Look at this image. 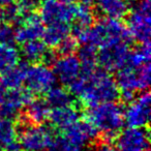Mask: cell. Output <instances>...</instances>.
<instances>
[{
  "instance_id": "1",
  "label": "cell",
  "mask_w": 151,
  "mask_h": 151,
  "mask_svg": "<svg viewBox=\"0 0 151 151\" xmlns=\"http://www.w3.org/2000/svg\"><path fill=\"white\" fill-rule=\"evenodd\" d=\"M150 73V45H141L140 48L130 51L126 63L117 70L115 81L119 96L128 103L136 93L148 89Z\"/></svg>"
},
{
  "instance_id": "2",
  "label": "cell",
  "mask_w": 151,
  "mask_h": 151,
  "mask_svg": "<svg viewBox=\"0 0 151 151\" xmlns=\"http://www.w3.org/2000/svg\"><path fill=\"white\" fill-rule=\"evenodd\" d=\"M69 88L71 94L89 105L114 101L120 94L116 81L105 69L82 70Z\"/></svg>"
},
{
  "instance_id": "3",
  "label": "cell",
  "mask_w": 151,
  "mask_h": 151,
  "mask_svg": "<svg viewBox=\"0 0 151 151\" xmlns=\"http://www.w3.org/2000/svg\"><path fill=\"white\" fill-rule=\"evenodd\" d=\"M88 121L106 140H113L125 124L123 108L116 101L93 104L88 109Z\"/></svg>"
},
{
  "instance_id": "4",
  "label": "cell",
  "mask_w": 151,
  "mask_h": 151,
  "mask_svg": "<svg viewBox=\"0 0 151 151\" xmlns=\"http://www.w3.org/2000/svg\"><path fill=\"white\" fill-rule=\"evenodd\" d=\"M132 40L126 26L117 19H104L95 24H92L86 29L77 40L82 44L90 45L94 48H101L109 42Z\"/></svg>"
},
{
  "instance_id": "5",
  "label": "cell",
  "mask_w": 151,
  "mask_h": 151,
  "mask_svg": "<svg viewBox=\"0 0 151 151\" xmlns=\"http://www.w3.org/2000/svg\"><path fill=\"white\" fill-rule=\"evenodd\" d=\"M127 15L126 28L130 38L140 45H150L151 18L149 0H137Z\"/></svg>"
},
{
  "instance_id": "6",
  "label": "cell",
  "mask_w": 151,
  "mask_h": 151,
  "mask_svg": "<svg viewBox=\"0 0 151 151\" xmlns=\"http://www.w3.org/2000/svg\"><path fill=\"white\" fill-rule=\"evenodd\" d=\"M54 138L50 127L42 124H31L21 130L18 141L23 151H46Z\"/></svg>"
},
{
  "instance_id": "7",
  "label": "cell",
  "mask_w": 151,
  "mask_h": 151,
  "mask_svg": "<svg viewBox=\"0 0 151 151\" xmlns=\"http://www.w3.org/2000/svg\"><path fill=\"white\" fill-rule=\"evenodd\" d=\"M130 53L129 42L119 40L106 44L97 52V62L107 71H117L126 63Z\"/></svg>"
},
{
  "instance_id": "8",
  "label": "cell",
  "mask_w": 151,
  "mask_h": 151,
  "mask_svg": "<svg viewBox=\"0 0 151 151\" xmlns=\"http://www.w3.org/2000/svg\"><path fill=\"white\" fill-rule=\"evenodd\" d=\"M56 77L47 64L33 63L26 66L24 84L31 93L42 94L56 85Z\"/></svg>"
},
{
  "instance_id": "9",
  "label": "cell",
  "mask_w": 151,
  "mask_h": 151,
  "mask_svg": "<svg viewBox=\"0 0 151 151\" xmlns=\"http://www.w3.org/2000/svg\"><path fill=\"white\" fill-rule=\"evenodd\" d=\"M151 97L148 91H142L134 95L128 105L123 109L124 123L128 127H145L148 125L151 112Z\"/></svg>"
},
{
  "instance_id": "10",
  "label": "cell",
  "mask_w": 151,
  "mask_h": 151,
  "mask_svg": "<svg viewBox=\"0 0 151 151\" xmlns=\"http://www.w3.org/2000/svg\"><path fill=\"white\" fill-rule=\"evenodd\" d=\"M76 5L61 0H42L40 4V18L46 25L73 22Z\"/></svg>"
},
{
  "instance_id": "11",
  "label": "cell",
  "mask_w": 151,
  "mask_h": 151,
  "mask_svg": "<svg viewBox=\"0 0 151 151\" xmlns=\"http://www.w3.org/2000/svg\"><path fill=\"white\" fill-rule=\"evenodd\" d=\"M63 138L73 151H82L99 136L95 127L89 121H77L64 130Z\"/></svg>"
},
{
  "instance_id": "12",
  "label": "cell",
  "mask_w": 151,
  "mask_h": 151,
  "mask_svg": "<svg viewBox=\"0 0 151 151\" xmlns=\"http://www.w3.org/2000/svg\"><path fill=\"white\" fill-rule=\"evenodd\" d=\"M116 139L119 151H149V134L144 127H128Z\"/></svg>"
},
{
  "instance_id": "13",
  "label": "cell",
  "mask_w": 151,
  "mask_h": 151,
  "mask_svg": "<svg viewBox=\"0 0 151 151\" xmlns=\"http://www.w3.org/2000/svg\"><path fill=\"white\" fill-rule=\"evenodd\" d=\"M52 65L56 80L63 85H70L82 73L80 60L73 54L61 55Z\"/></svg>"
},
{
  "instance_id": "14",
  "label": "cell",
  "mask_w": 151,
  "mask_h": 151,
  "mask_svg": "<svg viewBox=\"0 0 151 151\" xmlns=\"http://www.w3.org/2000/svg\"><path fill=\"white\" fill-rule=\"evenodd\" d=\"M31 99V92L27 89H7L6 96L0 105V117L13 120Z\"/></svg>"
},
{
  "instance_id": "15",
  "label": "cell",
  "mask_w": 151,
  "mask_h": 151,
  "mask_svg": "<svg viewBox=\"0 0 151 151\" xmlns=\"http://www.w3.org/2000/svg\"><path fill=\"white\" fill-rule=\"evenodd\" d=\"M44 23L40 16L33 12L24 16L19 22V26L15 29L16 42L24 44L29 40H40L44 33Z\"/></svg>"
},
{
  "instance_id": "16",
  "label": "cell",
  "mask_w": 151,
  "mask_h": 151,
  "mask_svg": "<svg viewBox=\"0 0 151 151\" xmlns=\"http://www.w3.org/2000/svg\"><path fill=\"white\" fill-rule=\"evenodd\" d=\"M93 6L94 5L91 0H82L78 5H76L75 17L73 20V29H70L76 40L94 22Z\"/></svg>"
},
{
  "instance_id": "17",
  "label": "cell",
  "mask_w": 151,
  "mask_h": 151,
  "mask_svg": "<svg viewBox=\"0 0 151 151\" xmlns=\"http://www.w3.org/2000/svg\"><path fill=\"white\" fill-rule=\"evenodd\" d=\"M81 118V113L73 105L65 106V107L53 108L52 111L50 110L48 119L53 127L60 130H65L79 121Z\"/></svg>"
},
{
  "instance_id": "18",
  "label": "cell",
  "mask_w": 151,
  "mask_h": 151,
  "mask_svg": "<svg viewBox=\"0 0 151 151\" xmlns=\"http://www.w3.org/2000/svg\"><path fill=\"white\" fill-rule=\"evenodd\" d=\"M93 5L99 13L110 19H121L128 14L129 0H93Z\"/></svg>"
},
{
  "instance_id": "19",
  "label": "cell",
  "mask_w": 151,
  "mask_h": 151,
  "mask_svg": "<svg viewBox=\"0 0 151 151\" xmlns=\"http://www.w3.org/2000/svg\"><path fill=\"white\" fill-rule=\"evenodd\" d=\"M0 148L5 151H21L17 127L12 119L0 118Z\"/></svg>"
},
{
  "instance_id": "20",
  "label": "cell",
  "mask_w": 151,
  "mask_h": 151,
  "mask_svg": "<svg viewBox=\"0 0 151 151\" xmlns=\"http://www.w3.org/2000/svg\"><path fill=\"white\" fill-rule=\"evenodd\" d=\"M50 106L44 99H31L26 106L25 118L31 124H42L49 117Z\"/></svg>"
},
{
  "instance_id": "21",
  "label": "cell",
  "mask_w": 151,
  "mask_h": 151,
  "mask_svg": "<svg viewBox=\"0 0 151 151\" xmlns=\"http://www.w3.org/2000/svg\"><path fill=\"white\" fill-rule=\"evenodd\" d=\"M70 32V27L67 23L51 24L47 25V28H45L42 37L44 38V42L47 47L56 48L65 37L69 35Z\"/></svg>"
},
{
  "instance_id": "22",
  "label": "cell",
  "mask_w": 151,
  "mask_h": 151,
  "mask_svg": "<svg viewBox=\"0 0 151 151\" xmlns=\"http://www.w3.org/2000/svg\"><path fill=\"white\" fill-rule=\"evenodd\" d=\"M27 64H16L15 66L9 69L1 71L0 77V84L3 85L6 89H16L20 88L24 84V77Z\"/></svg>"
},
{
  "instance_id": "23",
  "label": "cell",
  "mask_w": 151,
  "mask_h": 151,
  "mask_svg": "<svg viewBox=\"0 0 151 151\" xmlns=\"http://www.w3.org/2000/svg\"><path fill=\"white\" fill-rule=\"evenodd\" d=\"M48 52L46 44L44 42H40V40H29L24 44H22L21 54L27 62L36 63L38 61L44 60Z\"/></svg>"
},
{
  "instance_id": "24",
  "label": "cell",
  "mask_w": 151,
  "mask_h": 151,
  "mask_svg": "<svg viewBox=\"0 0 151 151\" xmlns=\"http://www.w3.org/2000/svg\"><path fill=\"white\" fill-rule=\"evenodd\" d=\"M46 93V101L52 108L65 107V106L73 105V96L71 92L63 87H58L55 85Z\"/></svg>"
},
{
  "instance_id": "25",
  "label": "cell",
  "mask_w": 151,
  "mask_h": 151,
  "mask_svg": "<svg viewBox=\"0 0 151 151\" xmlns=\"http://www.w3.org/2000/svg\"><path fill=\"white\" fill-rule=\"evenodd\" d=\"M20 59V54L14 45L0 44V73L15 66Z\"/></svg>"
},
{
  "instance_id": "26",
  "label": "cell",
  "mask_w": 151,
  "mask_h": 151,
  "mask_svg": "<svg viewBox=\"0 0 151 151\" xmlns=\"http://www.w3.org/2000/svg\"><path fill=\"white\" fill-rule=\"evenodd\" d=\"M78 59L82 65V70H92L96 68L97 51L96 48L90 45L83 44L78 51Z\"/></svg>"
},
{
  "instance_id": "27",
  "label": "cell",
  "mask_w": 151,
  "mask_h": 151,
  "mask_svg": "<svg viewBox=\"0 0 151 151\" xmlns=\"http://www.w3.org/2000/svg\"><path fill=\"white\" fill-rule=\"evenodd\" d=\"M23 18L21 14V11L18 7L17 3L13 2L11 4L6 5V6L1 7L0 11V19L1 21L7 24H14L18 23L21 21V19Z\"/></svg>"
},
{
  "instance_id": "28",
  "label": "cell",
  "mask_w": 151,
  "mask_h": 151,
  "mask_svg": "<svg viewBox=\"0 0 151 151\" xmlns=\"http://www.w3.org/2000/svg\"><path fill=\"white\" fill-rule=\"evenodd\" d=\"M16 42V32L15 28L7 23L0 24V44L3 45H14Z\"/></svg>"
},
{
  "instance_id": "29",
  "label": "cell",
  "mask_w": 151,
  "mask_h": 151,
  "mask_svg": "<svg viewBox=\"0 0 151 151\" xmlns=\"http://www.w3.org/2000/svg\"><path fill=\"white\" fill-rule=\"evenodd\" d=\"M78 47V40H76L75 37H65L58 46L56 47L58 49V52L60 55H69L73 54Z\"/></svg>"
},
{
  "instance_id": "30",
  "label": "cell",
  "mask_w": 151,
  "mask_h": 151,
  "mask_svg": "<svg viewBox=\"0 0 151 151\" xmlns=\"http://www.w3.org/2000/svg\"><path fill=\"white\" fill-rule=\"evenodd\" d=\"M49 151H73L65 139L62 137H58V138H54L51 146L48 149Z\"/></svg>"
},
{
  "instance_id": "31",
  "label": "cell",
  "mask_w": 151,
  "mask_h": 151,
  "mask_svg": "<svg viewBox=\"0 0 151 151\" xmlns=\"http://www.w3.org/2000/svg\"><path fill=\"white\" fill-rule=\"evenodd\" d=\"M17 5L21 11L22 16L24 17L33 12V9L35 6V0H18Z\"/></svg>"
},
{
  "instance_id": "32",
  "label": "cell",
  "mask_w": 151,
  "mask_h": 151,
  "mask_svg": "<svg viewBox=\"0 0 151 151\" xmlns=\"http://www.w3.org/2000/svg\"><path fill=\"white\" fill-rule=\"evenodd\" d=\"M96 151H119V150H118V148L111 146L109 144H103L96 149Z\"/></svg>"
},
{
  "instance_id": "33",
  "label": "cell",
  "mask_w": 151,
  "mask_h": 151,
  "mask_svg": "<svg viewBox=\"0 0 151 151\" xmlns=\"http://www.w3.org/2000/svg\"><path fill=\"white\" fill-rule=\"evenodd\" d=\"M6 93H7V89L5 88L3 85L0 84V105H1L2 101H4L5 96H6Z\"/></svg>"
},
{
  "instance_id": "34",
  "label": "cell",
  "mask_w": 151,
  "mask_h": 151,
  "mask_svg": "<svg viewBox=\"0 0 151 151\" xmlns=\"http://www.w3.org/2000/svg\"><path fill=\"white\" fill-rule=\"evenodd\" d=\"M14 2V0H0V9L3 6H6V5L11 4Z\"/></svg>"
},
{
  "instance_id": "35",
  "label": "cell",
  "mask_w": 151,
  "mask_h": 151,
  "mask_svg": "<svg viewBox=\"0 0 151 151\" xmlns=\"http://www.w3.org/2000/svg\"><path fill=\"white\" fill-rule=\"evenodd\" d=\"M63 2H66V3H73V2H76L77 0H61Z\"/></svg>"
}]
</instances>
